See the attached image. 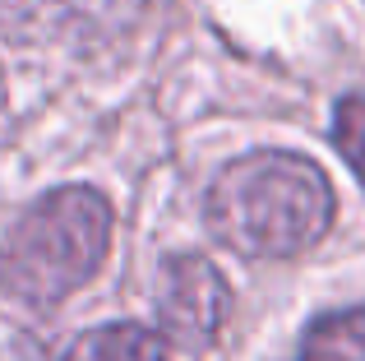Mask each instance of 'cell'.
I'll return each instance as SVG.
<instances>
[{
    "label": "cell",
    "instance_id": "6da1fadb",
    "mask_svg": "<svg viewBox=\"0 0 365 361\" xmlns=\"http://www.w3.org/2000/svg\"><path fill=\"white\" fill-rule=\"evenodd\" d=\"M208 232L241 255L310 250L333 223L329 176L301 153H245L217 172L204 199Z\"/></svg>",
    "mask_w": 365,
    "mask_h": 361
},
{
    "label": "cell",
    "instance_id": "7a4b0ae2",
    "mask_svg": "<svg viewBox=\"0 0 365 361\" xmlns=\"http://www.w3.org/2000/svg\"><path fill=\"white\" fill-rule=\"evenodd\" d=\"M111 250V204L88 185L37 199L0 250V288L24 306H56L102 269Z\"/></svg>",
    "mask_w": 365,
    "mask_h": 361
},
{
    "label": "cell",
    "instance_id": "3957f363",
    "mask_svg": "<svg viewBox=\"0 0 365 361\" xmlns=\"http://www.w3.org/2000/svg\"><path fill=\"white\" fill-rule=\"evenodd\" d=\"M232 310V292L227 278L204 260V255H176L167 260L158 283V315L167 334L185 347H204L217 338Z\"/></svg>",
    "mask_w": 365,
    "mask_h": 361
},
{
    "label": "cell",
    "instance_id": "277c9868",
    "mask_svg": "<svg viewBox=\"0 0 365 361\" xmlns=\"http://www.w3.org/2000/svg\"><path fill=\"white\" fill-rule=\"evenodd\" d=\"M65 361H167V347L143 325H107L74 338Z\"/></svg>",
    "mask_w": 365,
    "mask_h": 361
},
{
    "label": "cell",
    "instance_id": "5b68a950",
    "mask_svg": "<svg viewBox=\"0 0 365 361\" xmlns=\"http://www.w3.org/2000/svg\"><path fill=\"white\" fill-rule=\"evenodd\" d=\"M301 361H365V310H338L310 325Z\"/></svg>",
    "mask_w": 365,
    "mask_h": 361
},
{
    "label": "cell",
    "instance_id": "8992f818",
    "mask_svg": "<svg viewBox=\"0 0 365 361\" xmlns=\"http://www.w3.org/2000/svg\"><path fill=\"white\" fill-rule=\"evenodd\" d=\"M333 139H338L342 158L351 163V172L361 176L365 185V98H347L338 107V121H333Z\"/></svg>",
    "mask_w": 365,
    "mask_h": 361
}]
</instances>
